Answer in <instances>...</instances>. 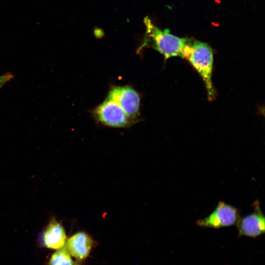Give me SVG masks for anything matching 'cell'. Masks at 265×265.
<instances>
[{"instance_id":"obj_4","label":"cell","mask_w":265,"mask_h":265,"mask_svg":"<svg viewBox=\"0 0 265 265\" xmlns=\"http://www.w3.org/2000/svg\"><path fill=\"white\" fill-rule=\"evenodd\" d=\"M239 218L237 209L221 201L211 214L196 224L202 227L219 228L236 224Z\"/></svg>"},{"instance_id":"obj_7","label":"cell","mask_w":265,"mask_h":265,"mask_svg":"<svg viewBox=\"0 0 265 265\" xmlns=\"http://www.w3.org/2000/svg\"><path fill=\"white\" fill-rule=\"evenodd\" d=\"M96 242L84 232H79L67 239L64 245L72 257L80 262L90 255Z\"/></svg>"},{"instance_id":"obj_2","label":"cell","mask_w":265,"mask_h":265,"mask_svg":"<svg viewBox=\"0 0 265 265\" xmlns=\"http://www.w3.org/2000/svg\"><path fill=\"white\" fill-rule=\"evenodd\" d=\"M182 58L187 60L200 75L209 100H213L215 94L212 81L213 58L211 47L205 43L189 40L183 50Z\"/></svg>"},{"instance_id":"obj_6","label":"cell","mask_w":265,"mask_h":265,"mask_svg":"<svg viewBox=\"0 0 265 265\" xmlns=\"http://www.w3.org/2000/svg\"><path fill=\"white\" fill-rule=\"evenodd\" d=\"M254 206V212L243 218H239L236 223L239 236L256 238L265 232V216L258 201H256Z\"/></svg>"},{"instance_id":"obj_5","label":"cell","mask_w":265,"mask_h":265,"mask_svg":"<svg viewBox=\"0 0 265 265\" xmlns=\"http://www.w3.org/2000/svg\"><path fill=\"white\" fill-rule=\"evenodd\" d=\"M119 105L132 118L139 113L140 97L138 93L129 86H116L109 92L107 99Z\"/></svg>"},{"instance_id":"obj_1","label":"cell","mask_w":265,"mask_h":265,"mask_svg":"<svg viewBox=\"0 0 265 265\" xmlns=\"http://www.w3.org/2000/svg\"><path fill=\"white\" fill-rule=\"evenodd\" d=\"M146 27L145 37L139 49L150 47L162 54L165 59L179 56L182 57L183 50L188 39L171 34L168 29L162 30L157 27L148 17L144 19Z\"/></svg>"},{"instance_id":"obj_3","label":"cell","mask_w":265,"mask_h":265,"mask_svg":"<svg viewBox=\"0 0 265 265\" xmlns=\"http://www.w3.org/2000/svg\"><path fill=\"white\" fill-rule=\"evenodd\" d=\"M94 114L102 123L113 127H124L132 121L119 105L108 99L96 107Z\"/></svg>"},{"instance_id":"obj_9","label":"cell","mask_w":265,"mask_h":265,"mask_svg":"<svg viewBox=\"0 0 265 265\" xmlns=\"http://www.w3.org/2000/svg\"><path fill=\"white\" fill-rule=\"evenodd\" d=\"M47 265H82L80 262L75 261L65 246L56 250L50 257Z\"/></svg>"},{"instance_id":"obj_10","label":"cell","mask_w":265,"mask_h":265,"mask_svg":"<svg viewBox=\"0 0 265 265\" xmlns=\"http://www.w3.org/2000/svg\"><path fill=\"white\" fill-rule=\"evenodd\" d=\"M14 76L11 72H7L0 75V89L7 82L12 80Z\"/></svg>"},{"instance_id":"obj_8","label":"cell","mask_w":265,"mask_h":265,"mask_svg":"<svg viewBox=\"0 0 265 265\" xmlns=\"http://www.w3.org/2000/svg\"><path fill=\"white\" fill-rule=\"evenodd\" d=\"M67 239L63 227L55 219L51 220L42 237L44 246L48 248L55 250L64 246Z\"/></svg>"}]
</instances>
